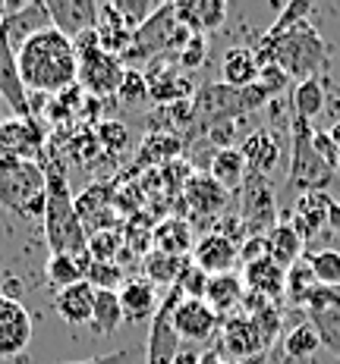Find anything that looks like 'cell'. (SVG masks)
I'll list each match as a JSON object with an SVG mask.
<instances>
[{
  "label": "cell",
  "mask_w": 340,
  "mask_h": 364,
  "mask_svg": "<svg viewBox=\"0 0 340 364\" xmlns=\"http://www.w3.org/2000/svg\"><path fill=\"white\" fill-rule=\"evenodd\" d=\"M16 73L26 91H38V95L66 91L73 82H79V60L73 41L60 35L54 26L41 28L16 50Z\"/></svg>",
  "instance_id": "obj_1"
},
{
  "label": "cell",
  "mask_w": 340,
  "mask_h": 364,
  "mask_svg": "<svg viewBox=\"0 0 340 364\" xmlns=\"http://www.w3.org/2000/svg\"><path fill=\"white\" fill-rule=\"evenodd\" d=\"M48 192H44V239L51 245V255H88V232L76 214V201L66 186V176L60 164L44 166Z\"/></svg>",
  "instance_id": "obj_2"
},
{
  "label": "cell",
  "mask_w": 340,
  "mask_h": 364,
  "mask_svg": "<svg viewBox=\"0 0 340 364\" xmlns=\"http://www.w3.org/2000/svg\"><path fill=\"white\" fill-rule=\"evenodd\" d=\"M44 192H48V176L41 164L0 154V204L4 208H10L13 214L38 217L44 214Z\"/></svg>",
  "instance_id": "obj_3"
},
{
  "label": "cell",
  "mask_w": 340,
  "mask_h": 364,
  "mask_svg": "<svg viewBox=\"0 0 340 364\" xmlns=\"http://www.w3.org/2000/svg\"><path fill=\"white\" fill-rule=\"evenodd\" d=\"M264 101H268V95L259 88V82L249 88H230V85H224V82H217V85H205L195 95L192 119L215 129L221 123H233V119L243 117L249 110H259Z\"/></svg>",
  "instance_id": "obj_4"
},
{
  "label": "cell",
  "mask_w": 340,
  "mask_h": 364,
  "mask_svg": "<svg viewBox=\"0 0 340 364\" xmlns=\"http://www.w3.org/2000/svg\"><path fill=\"white\" fill-rule=\"evenodd\" d=\"M189 28L183 22L177 19V10H173V4H164L155 10V16H151L142 28H135L133 32V44L130 50H126L120 60H126V63H142V60H151L158 54H164V50H183V44L189 41Z\"/></svg>",
  "instance_id": "obj_5"
},
{
  "label": "cell",
  "mask_w": 340,
  "mask_h": 364,
  "mask_svg": "<svg viewBox=\"0 0 340 364\" xmlns=\"http://www.w3.org/2000/svg\"><path fill=\"white\" fill-rule=\"evenodd\" d=\"M76 48V60H79V85L88 91V95L108 97L117 95L120 82H123V60L108 54L98 41V32H86L73 41Z\"/></svg>",
  "instance_id": "obj_6"
},
{
  "label": "cell",
  "mask_w": 340,
  "mask_h": 364,
  "mask_svg": "<svg viewBox=\"0 0 340 364\" xmlns=\"http://www.w3.org/2000/svg\"><path fill=\"white\" fill-rule=\"evenodd\" d=\"M277 66L299 82L315 79L321 70H328V48H324L321 35L315 32L309 22H299L290 28L281 41H277Z\"/></svg>",
  "instance_id": "obj_7"
},
{
  "label": "cell",
  "mask_w": 340,
  "mask_h": 364,
  "mask_svg": "<svg viewBox=\"0 0 340 364\" xmlns=\"http://www.w3.org/2000/svg\"><path fill=\"white\" fill-rule=\"evenodd\" d=\"M312 123L293 117L290 123V135H293V154H290V186L297 188L299 195L309 192H324L334 179V170L319 157V151L312 145Z\"/></svg>",
  "instance_id": "obj_8"
},
{
  "label": "cell",
  "mask_w": 340,
  "mask_h": 364,
  "mask_svg": "<svg viewBox=\"0 0 340 364\" xmlns=\"http://www.w3.org/2000/svg\"><path fill=\"white\" fill-rule=\"evenodd\" d=\"M186 295L177 283L170 286V292L161 299L155 317H151V330H148V343H145V364H177L180 358V333L173 327V311L183 301Z\"/></svg>",
  "instance_id": "obj_9"
},
{
  "label": "cell",
  "mask_w": 340,
  "mask_h": 364,
  "mask_svg": "<svg viewBox=\"0 0 340 364\" xmlns=\"http://www.w3.org/2000/svg\"><path fill=\"white\" fill-rule=\"evenodd\" d=\"M243 204H239V223L249 236H264V230H274L277 220V201H274V188H271L268 176L249 173L243 182Z\"/></svg>",
  "instance_id": "obj_10"
},
{
  "label": "cell",
  "mask_w": 340,
  "mask_h": 364,
  "mask_svg": "<svg viewBox=\"0 0 340 364\" xmlns=\"http://www.w3.org/2000/svg\"><path fill=\"white\" fill-rule=\"evenodd\" d=\"M32 343V314L16 295L0 292V358H16Z\"/></svg>",
  "instance_id": "obj_11"
},
{
  "label": "cell",
  "mask_w": 340,
  "mask_h": 364,
  "mask_svg": "<svg viewBox=\"0 0 340 364\" xmlns=\"http://www.w3.org/2000/svg\"><path fill=\"white\" fill-rule=\"evenodd\" d=\"M306 311H309V323L319 333L321 346L340 358V289L319 286L312 292V299H309Z\"/></svg>",
  "instance_id": "obj_12"
},
{
  "label": "cell",
  "mask_w": 340,
  "mask_h": 364,
  "mask_svg": "<svg viewBox=\"0 0 340 364\" xmlns=\"http://www.w3.org/2000/svg\"><path fill=\"white\" fill-rule=\"evenodd\" d=\"M0 97L10 104L16 117H22V123H35L32 119V104H29L26 88H22L19 73H16V50H13L10 38H6L4 13H0Z\"/></svg>",
  "instance_id": "obj_13"
},
{
  "label": "cell",
  "mask_w": 340,
  "mask_h": 364,
  "mask_svg": "<svg viewBox=\"0 0 340 364\" xmlns=\"http://www.w3.org/2000/svg\"><path fill=\"white\" fill-rule=\"evenodd\" d=\"M44 10L51 16V26L70 41H76L79 35L98 28V10L101 6L92 4V0H48Z\"/></svg>",
  "instance_id": "obj_14"
},
{
  "label": "cell",
  "mask_w": 340,
  "mask_h": 364,
  "mask_svg": "<svg viewBox=\"0 0 340 364\" xmlns=\"http://www.w3.org/2000/svg\"><path fill=\"white\" fill-rule=\"evenodd\" d=\"M113 204H117V198H113V182H95V186H88L76 198V214H79L88 236L113 230V220H117Z\"/></svg>",
  "instance_id": "obj_15"
},
{
  "label": "cell",
  "mask_w": 340,
  "mask_h": 364,
  "mask_svg": "<svg viewBox=\"0 0 340 364\" xmlns=\"http://www.w3.org/2000/svg\"><path fill=\"white\" fill-rule=\"evenodd\" d=\"M217 323H221V317L215 314V308L205 299H183L173 311V327L186 343H205L208 336H215Z\"/></svg>",
  "instance_id": "obj_16"
},
{
  "label": "cell",
  "mask_w": 340,
  "mask_h": 364,
  "mask_svg": "<svg viewBox=\"0 0 340 364\" xmlns=\"http://www.w3.org/2000/svg\"><path fill=\"white\" fill-rule=\"evenodd\" d=\"M237 261H239V245L233 239H227L224 232H208L192 248V264L199 270H205L208 277L233 273V264Z\"/></svg>",
  "instance_id": "obj_17"
},
{
  "label": "cell",
  "mask_w": 340,
  "mask_h": 364,
  "mask_svg": "<svg viewBox=\"0 0 340 364\" xmlns=\"http://www.w3.org/2000/svg\"><path fill=\"white\" fill-rule=\"evenodd\" d=\"M227 198H230V192L217 186L208 173H192L183 186V201L195 217H217L227 208Z\"/></svg>",
  "instance_id": "obj_18"
},
{
  "label": "cell",
  "mask_w": 340,
  "mask_h": 364,
  "mask_svg": "<svg viewBox=\"0 0 340 364\" xmlns=\"http://www.w3.org/2000/svg\"><path fill=\"white\" fill-rule=\"evenodd\" d=\"M54 311L63 323L70 327H82V323H92V311H95V286L88 279H79V283L66 286V289H57L54 299Z\"/></svg>",
  "instance_id": "obj_19"
},
{
  "label": "cell",
  "mask_w": 340,
  "mask_h": 364,
  "mask_svg": "<svg viewBox=\"0 0 340 364\" xmlns=\"http://www.w3.org/2000/svg\"><path fill=\"white\" fill-rule=\"evenodd\" d=\"M145 82H148V97L158 104L189 101V95H192V82L183 75V70H173L161 60L145 73Z\"/></svg>",
  "instance_id": "obj_20"
},
{
  "label": "cell",
  "mask_w": 340,
  "mask_h": 364,
  "mask_svg": "<svg viewBox=\"0 0 340 364\" xmlns=\"http://www.w3.org/2000/svg\"><path fill=\"white\" fill-rule=\"evenodd\" d=\"M120 308H123V317L126 321H148L155 317L158 311V292H155V283L148 277H130L120 283Z\"/></svg>",
  "instance_id": "obj_21"
},
{
  "label": "cell",
  "mask_w": 340,
  "mask_h": 364,
  "mask_svg": "<svg viewBox=\"0 0 340 364\" xmlns=\"http://www.w3.org/2000/svg\"><path fill=\"white\" fill-rule=\"evenodd\" d=\"M239 277H243V283H246V292L264 295V299H271V301L284 299L287 270L274 257H262V261H255V264H246Z\"/></svg>",
  "instance_id": "obj_22"
},
{
  "label": "cell",
  "mask_w": 340,
  "mask_h": 364,
  "mask_svg": "<svg viewBox=\"0 0 340 364\" xmlns=\"http://www.w3.org/2000/svg\"><path fill=\"white\" fill-rule=\"evenodd\" d=\"M328 208H331V198H328L324 192L299 195L290 226L299 232V239H302V242L315 239V236L321 232V226H328Z\"/></svg>",
  "instance_id": "obj_23"
},
{
  "label": "cell",
  "mask_w": 340,
  "mask_h": 364,
  "mask_svg": "<svg viewBox=\"0 0 340 364\" xmlns=\"http://www.w3.org/2000/svg\"><path fill=\"white\" fill-rule=\"evenodd\" d=\"M177 19L183 22L192 35L215 32L217 26H224L227 19V4L221 0H192V4H173Z\"/></svg>",
  "instance_id": "obj_24"
},
{
  "label": "cell",
  "mask_w": 340,
  "mask_h": 364,
  "mask_svg": "<svg viewBox=\"0 0 340 364\" xmlns=\"http://www.w3.org/2000/svg\"><path fill=\"white\" fill-rule=\"evenodd\" d=\"M239 154H243L249 173L268 176V173L277 166V161H281V145H277V139L268 132V129H255L252 135H246Z\"/></svg>",
  "instance_id": "obj_25"
},
{
  "label": "cell",
  "mask_w": 340,
  "mask_h": 364,
  "mask_svg": "<svg viewBox=\"0 0 340 364\" xmlns=\"http://www.w3.org/2000/svg\"><path fill=\"white\" fill-rule=\"evenodd\" d=\"M246 299V283L239 273H221V277H208L205 301L215 308L217 317H227L233 308H239Z\"/></svg>",
  "instance_id": "obj_26"
},
{
  "label": "cell",
  "mask_w": 340,
  "mask_h": 364,
  "mask_svg": "<svg viewBox=\"0 0 340 364\" xmlns=\"http://www.w3.org/2000/svg\"><path fill=\"white\" fill-rule=\"evenodd\" d=\"M224 346H227V352H230L233 358H249V355L264 352V348H268L262 343L255 323L249 321L246 314L243 317H227L224 321Z\"/></svg>",
  "instance_id": "obj_27"
},
{
  "label": "cell",
  "mask_w": 340,
  "mask_h": 364,
  "mask_svg": "<svg viewBox=\"0 0 340 364\" xmlns=\"http://www.w3.org/2000/svg\"><path fill=\"white\" fill-rule=\"evenodd\" d=\"M208 176L215 179L217 186H224L227 192L243 188V182L249 176V166L243 161V154H239V148H217L215 154H211Z\"/></svg>",
  "instance_id": "obj_28"
},
{
  "label": "cell",
  "mask_w": 340,
  "mask_h": 364,
  "mask_svg": "<svg viewBox=\"0 0 340 364\" xmlns=\"http://www.w3.org/2000/svg\"><path fill=\"white\" fill-rule=\"evenodd\" d=\"M151 242H155V252H164L173 257H186V255H192V248H195L192 230H189V223L180 217H170V220H164L161 226H155Z\"/></svg>",
  "instance_id": "obj_29"
},
{
  "label": "cell",
  "mask_w": 340,
  "mask_h": 364,
  "mask_svg": "<svg viewBox=\"0 0 340 364\" xmlns=\"http://www.w3.org/2000/svg\"><path fill=\"white\" fill-rule=\"evenodd\" d=\"M221 75L224 85L230 88H249L259 82V63L249 48H230L221 60Z\"/></svg>",
  "instance_id": "obj_30"
},
{
  "label": "cell",
  "mask_w": 340,
  "mask_h": 364,
  "mask_svg": "<svg viewBox=\"0 0 340 364\" xmlns=\"http://www.w3.org/2000/svg\"><path fill=\"white\" fill-rule=\"evenodd\" d=\"M321 348V339L315 327L309 321L297 323L290 333L284 336V348H281V361L284 364H309L312 361V355Z\"/></svg>",
  "instance_id": "obj_31"
},
{
  "label": "cell",
  "mask_w": 340,
  "mask_h": 364,
  "mask_svg": "<svg viewBox=\"0 0 340 364\" xmlns=\"http://www.w3.org/2000/svg\"><path fill=\"white\" fill-rule=\"evenodd\" d=\"M264 236H268L271 257H274L284 270H290L297 261H302V245H306V242L299 239V232L293 230L290 223H284L281 220V223H277L271 232H264Z\"/></svg>",
  "instance_id": "obj_32"
},
{
  "label": "cell",
  "mask_w": 340,
  "mask_h": 364,
  "mask_svg": "<svg viewBox=\"0 0 340 364\" xmlns=\"http://www.w3.org/2000/svg\"><path fill=\"white\" fill-rule=\"evenodd\" d=\"M315 289H319V279L312 277V267H309V261L302 257V261H297L290 270H287L284 301H287L290 308H306Z\"/></svg>",
  "instance_id": "obj_33"
},
{
  "label": "cell",
  "mask_w": 340,
  "mask_h": 364,
  "mask_svg": "<svg viewBox=\"0 0 340 364\" xmlns=\"http://www.w3.org/2000/svg\"><path fill=\"white\" fill-rule=\"evenodd\" d=\"M0 148L6 157H26L32 161L38 151V126L35 123H6L0 129Z\"/></svg>",
  "instance_id": "obj_34"
},
{
  "label": "cell",
  "mask_w": 340,
  "mask_h": 364,
  "mask_svg": "<svg viewBox=\"0 0 340 364\" xmlns=\"http://www.w3.org/2000/svg\"><path fill=\"white\" fill-rule=\"evenodd\" d=\"M123 308H120V295L113 289H95V311H92V330L101 333V336H110V333L120 330L123 323Z\"/></svg>",
  "instance_id": "obj_35"
},
{
  "label": "cell",
  "mask_w": 340,
  "mask_h": 364,
  "mask_svg": "<svg viewBox=\"0 0 340 364\" xmlns=\"http://www.w3.org/2000/svg\"><path fill=\"white\" fill-rule=\"evenodd\" d=\"M88 264H92V257H88V255H82V257H73V255H51V257H48V277H51V283H54V286L66 289V286H73V283H79V279H86Z\"/></svg>",
  "instance_id": "obj_36"
},
{
  "label": "cell",
  "mask_w": 340,
  "mask_h": 364,
  "mask_svg": "<svg viewBox=\"0 0 340 364\" xmlns=\"http://www.w3.org/2000/svg\"><path fill=\"white\" fill-rule=\"evenodd\" d=\"M180 139H173L170 132H151L145 141H142V154L135 157V166H145V164H164L173 161L180 154Z\"/></svg>",
  "instance_id": "obj_37"
},
{
  "label": "cell",
  "mask_w": 340,
  "mask_h": 364,
  "mask_svg": "<svg viewBox=\"0 0 340 364\" xmlns=\"http://www.w3.org/2000/svg\"><path fill=\"white\" fill-rule=\"evenodd\" d=\"M293 110H297V117L306 119V123H312V119L324 110V88H321L319 79L299 82L297 91H293Z\"/></svg>",
  "instance_id": "obj_38"
},
{
  "label": "cell",
  "mask_w": 340,
  "mask_h": 364,
  "mask_svg": "<svg viewBox=\"0 0 340 364\" xmlns=\"http://www.w3.org/2000/svg\"><path fill=\"white\" fill-rule=\"evenodd\" d=\"M189 257H173V255H164V252H148L145 257V273L151 283H168L173 286L180 279V273H183Z\"/></svg>",
  "instance_id": "obj_39"
},
{
  "label": "cell",
  "mask_w": 340,
  "mask_h": 364,
  "mask_svg": "<svg viewBox=\"0 0 340 364\" xmlns=\"http://www.w3.org/2000/svg\"><path fill=\"white\" fill-rule=\"evenodd\" d=\"M306 261H309V267H312V277L319 279V286L340 289V252L321 248V252L306 255Z\"/></svg>",
  "instance_id": "obj_40"
},
{
  "label": "cell",
  "mask_w": 340,
  "mask_h": 364,
  "mask_svg": "<svg viewBox=\"0 0 340 364\" xmlns=\"http://www.w3.org/2000/svg\"><path fill=\"white\" fill-rule=\"evenodd\" d=\"M120 245H123V232L120 230H104V232H92L88 236V257L101 264H113Z\"/></svg>",
  "instance_id": "obj_41"
},
{
  "label": "cell",
  "mask_w": 340,
  "mask_h": 364,
  "mask_svg": "<svg viewBox=\"0 0 340 364\" xmlns=\"http://www.w3.org/2000/svg\"><path fill=\"white\" fill-rule=\"evenodd\" d=\"M113 10L120 13V19L126 22V28L135 32V28H142L151 16H155L158 4H148V0H117V4H113Z\"/></svg>",
  "instance_id": "obj_42"
},
{
  "label": "cell",
  "mask_w": 340,
  "mask_h": 364,
  "mask_svg": "<svg viewBox=\"0 0 340 364\" xmlns=\"http://www.w3.org/2000/svg\"><path fill=\"white\" fill-rule=\"evenodd\" d=\"M117 97L126 104H142L148 101V82H145V73L139 70H126L123 73V82L117 88Z\"/></svg>",
  "instance_id": "obj_43"
},
{
  "label": "cell",
  "mask_w": 340,
  "mask_h": 364,
  "mask_svg": "<svg viewBox=\"0 0 340 364\" xmlns=\"http://www.w3.org/2000/svg\"><path fill=\"white\" fill-rule=\"evenodd\" d=\"M177 286L183 289L186 299H205V289H208V273L195 267L192 257H189L186 267H183V273H180V279H177Z\"/></svg>",
  "instance_id": "obj_44"
},
{
  "label": "cell",
  "mask_w": 340,
  "mask_h": 364,
  "mask_svg": "<svg viewBox=\"0 0 340 364\" xmlns=\"http://www.w3.org/2000/svg\"><path fill=\"white\" fill-rule=\"evenodd\" d=\"M86 279L95 286V289H113V292H117V283H123V270H120L117 264L92 261V264H88Z\"/></svg>",
  "instance_id": "obj_45"
},
{
  "label": "cell",
  "mask_w": 340,
  "mask_h": 364,
  "mask_svg": "<svg viewBox=\"0 0 340 364\" xmlns=\"http://www.w3.org/2000/svg\"><path fill=\"white\" fill-rule=\"evenodd\" d=\"M208 57V38L205 35H189V41L183 44V50L177 54L180 70H199Z\"/></svg>",
  "instance_id": "obj_46"
},
{
  "label": "cell",
  "mask_w": 340,
  "mask_h": 364,
  "mask_svg": "<svg viewBox=\"0 0 340 364\" xmlns=\"http://www.w3.org/2000/svg\"><path fill=\"white\" fill-rule=\"evenodd\" d=\"M290 85V75H287L277 63H271V66H262L259 70V88L264 91L268 97H274V95H281V91Z\"/></svg>",
  "instance_id": "obj_47"
},
{
  "label": "cell",
  "mask_w": 340,
  "mask_h": 364,
  "mask_svg": "<svg viewBox=\"0 0 340 364\" xmlns=\"http://www.w3.org/2000/svg\"><path fill=\"white\" fill-rule=\"evenodd\" d=\"M262 257H271V248H268V236H246V242L239 245V261L246 264H255Z\"/></svg>",
  "instance_id": "obj_48"
},
{
  "label": "cell",
  "mask_w": 340,
  "mask_h": 364,
  "mask_svg": "<svg viewBox=\"0 0 340 364\" xmlns=\"http://www.w3.org/2000/svg\"><path fill=\"white\" fill-rule=\"evenodd\" d=\"M312 145L319 151V157L324 164L331 166V170H337L340 166V151L334 145V139H331V132H312Z\"/></svg>",
  "instance_id": "obj_49"
},
{
  "label": "cell",
  "mask_w": 340,
  "mask_h": 364,
  "mask_svg": "<svg viewBox=\"0 0 340 364\" xmlns=\"http://www.w3.org/2000/svg\"><path fill=\"white\" fill-rule=\"evenodd\" d=\"M135 348H123V352H110V355H98V358H86V361H63V364H123Z\"/></svg>",
  "instance_id": "obj_50"
},
{
  "label": "cell",
  "mask_w": 340,
  "mask_h": 364,
  "mask_svg": "<svg viewBox=\"0 0 340 364\" xmlns=\"http://www.w3.org/2000/svg\"><path fill=\"white\" fill-rule=\"evenodd\" d=\"M328 230H334V236H340V204L331 201L328 208Z\"/></svg>",
  "instance_id": "obj_51"
},
{
  "label": "cell",
  "mask_w": 340,
  "mask_h": 364,
  "mask_svg": "<svg viewBox=\"0 0 340 364\" xmlns=\"http://www.w3.org/2000/svg\"><path fill=\"white\" fill-rule=\"evenodd\" d=\"M199 364H227V361L217 352H208V355H202V358H199Z\"/></svg>",
  "instance_id": "obj_52"
},
{
  "label": "cell",
  "mask_w": 340,
  "mask_h": 364,
  "mask_svg": "<svg viewBox=\"0 0 340 364\" xmlns=\"http://www.w3.org/2000/svg\"><path fill=\"white\" fill-rule=\"evenodd\" d=\"M331 139H334V145H337V151H340V123L334 126V132H331Z\"/></svg>",
  "instance_id": "obj_53"
},
{
  "label": "cell",
  "mask_w": 340,
  "mask_h": 364,
  "mask_svg": "<svg viewBox=\"0 0 340 364\" xmlns=\"http://www.w3.org/2000/svg\"><path fill=\"white\" fill-rule=\"evenodd\" d=\"M337 204H340V198H337Z\"/></svg>",
  "instance_id": "obj_54"
}]
</instances>
